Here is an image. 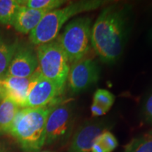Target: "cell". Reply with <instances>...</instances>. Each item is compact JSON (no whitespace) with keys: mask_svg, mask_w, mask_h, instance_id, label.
I'll use <instances>...</instances> for the list:
<instances>
[{"mask_svg":"<svg viewBox=\"0 0 152 152\" xmlns=\"http://www.w3.org/2000/svg\"><path fill=\"white\" fill-rule=\"evenodd\" d=\"M132 11L129 4H113L101 11L93 25L91 44L104 64H115L124 52L132 27Z\"/></svg>","mask_w":152,"mask_h":152,"instance_id":"cell-1","label":"cell"},{"mask_svg":"<svg viewBox=\"0 0 152 152\" xmlns=\"http://www.w3.org/2000/svg\"><path fill=\"white\" fill-rule=\"evenodd\" d=\"M54 104L43 107L20 108L4 134L14 137L24 151H38L45 145L47 120Z\"/></svg>","mask_w":152,"mask_h":152,"instance_id":"cell-2","label":"cell"},{"mask_svg":"<svg viewBox=\"0 0 152 152\" xmlns=\"http://www.w3.org/2000/svg\"><path fill=\"white\" fill-rule=\"evenodd\" d=\"M104 3L105 1L99 0L75 1L68 4L64 8L49 11L30 33V42L39 46L54 40L68 20L77 14L98 9Z\"/></svg>","mask_w":152,"mask_h":152,"instance_id":"cell-3","label":"cell"},{"mask_svg":"<svg viewBox=\"0 0 152 152\" xmlns=\"http://www.w3.org/2000/svg\"><path fill=\"white\" fill-rule=\"evenodd\" d=\"M38 66L41 75L52 81L61 94L64 92L69 73V61L57 40L37 46Z\"/></svg>","mask_w":152,"mask_h":152,"instance_id":"cell-4","label":"cell"},{"mask_svg":"<svg viewBox=\"0 0 152 152\" xmlns=\"http://www.w3.org/2000/svg\"><path fill=\"white\" fill-rule=\"evenodd\" d=\"M92 20L87 16L73 19L64 28L56 39L64 49L69 63H74L85 58L91 45Z\"/></svg>","mask_w":152,"mask_h":152,"instance_id":"cell-5","label":"cell"},{"mask_svg":"<svg viewBox=\"0 0 152 152\" xmlns=\"http://www.w3.org/2000/svg\"><path fill=\"white\" fill-rule=\"evenodd\" d=\"M75 123V104L71 101L53 104L47 117L45 143L64 144L71 137Z\"/></svg>","mask_w":152,"mask_h":152,"instance_id":"cell-6","label":"cell"},{"mask_svg":"<svg viewBox=\"0 0 152 152\" xmlns=\"http://www.w3.org/2000/svg\"><path fill=\"white\" fill-rule=\"evenodd\" d=\"M100 77V68L92 58H83L74 63L68 75V86L73 94L84 92L96 83Z\"/></svg>","mask_w":152,"mask_h":152,"instance_id":"cell-7","label":"cell"},{"mask_svg":"<svg viewBox=\"0 0 152 152\" xmlns=\"http://www.w3.org/2000/svg\"><path fill=\"white\" fill-rule=\"evenodd\" d=\"M111 123L108 119L87 121L75 130L68 152H91L93 144L98 137L111 128Z\"/></svg>","mask_w":152,"mask_h":152,"instance_id":"cell-8","label":"cell"},{"mask_svg":"<svg viewBox=\"0 0 152 152\" xmlns=\"http://www.w3.org/2000/svg\"><path fill=\"white\" fill-rule=\"evenodd\" d=\"M61 94L54 83L43 77L39 71H36L23 108L49 106L58 102Z\"/></svg>","mask_w":152,"mask_h":152,"instance_id":"cell-9","label":"cell"},{"mask_svg":"<svg viewBox=\"0 0 152 152\" xmlns=\"http://www.w3.org/2000/svg\"><path fill=\"white\" fill-rule=\"evenodd\" d=\"M37 54L34 49L28 45L18 43L5 77H30L37 71Z\"/></svg>","mask_w":152,"mask_h":152,"instance_id":"cell-10","label":"cell"},{"mask_svg":"<svg viewBox=\"0 0 152 152\" xmlns=\"http://www.w3.org/2000/svg\"><path fill=\"white\" fill-rule=\"evenodd\" d=\"M34 75L35 73L28 77H5L0 79L4 87L6 97L14 102L20 108H23Z\"/></svg>","mask_w":152,"mask_h":152,"instance_id":"cell-11","label":"cell"},{"mask_svg":"<svg viewBox=\"0 0 152 152\" xmlns=\"http://www.w3.org/2000/svg\"><path fill=\"white\" fill-rule=\"evenodd\" d=\"M48 12L47 10L33 9L21 5L15 17L13 26L18 33H30Z\"/></svg>","mask_w":152,"mask_h":152,"instance_id":"cell-12","label":"cell"},{"mask_svg":"<svg viewBox=\"0 0 152 152\" xmlns=\"http://www.w3.org/2000/svg\"><path fill=\"white\" fill-rule=\"evenodd\" d=\"M20 107L11 100L5 97L0 103V134H4L13 123Z\"/></svg>","mask_w":152,"mask_h":152,"instance_id":"cell-13","label":"cell"},{"mask_svg":"<svg viewBox=\"0 0 152 152\" xmlns=\"http://www.w3.org/2000/svg\"><path fill=\"white\" fill-rule=\"evenodd\" d=\"M18 43L9 42L0 36V79L5 77Z\"/></svg>","mask_w":152,"mask_h":152,"instance_id":"cell-14","label":"cell"},{"mask_svg":"<svg viewBox=\"0 0 152 152\" xmlns=\"http://www.w3.org/2000/svg\"><path fill=\"white\" fill-rule=\"evenodd\" d=\"M20 6V0H0V24L13 26Z\"/></svg>","mask_w":152,"mask_h":152,"instance_id":"cell-15","label":"cell"},{"mask_svg":"<svg viewBox=\"0 0 152 152\" xmlns=\"http://www.w3.org/2000/svg\"><path fill=\"white\" fill-rule=\"evenodd\" d=\"M124 152H152V130L133 139Z\"/></svg>","mask_w":152,"mask_h":152,"instance_id":"cell-16","label":"cell"},{"mask_svg":"<svg viewBox=\"0 0 152 152\" xmlns=\"http://www.w3.org/2000/svg\"><path fill=\"white\" fill-rule=\"evenodd\" d=\"M63 0H20V4L28 8L51 11L65 4Z\"/></svg>","mask_w":152,"mask_h":152,"instance_id":"cell-17","label":"cell"},{"mask_svg":"<svg viewBox=\"0 0 152 152\" xmlns=\"http://www.w3.org/2000/svg\"><path fill=\"white\" fill-rule=\"evenodd\" d=\"M114 102H115L114 95L109 91L104 89H99L96 90L93 96V102L102 106L108 111L113 106Z\"/></svg>","mask_w":152,"mask_h":152,"instance_id":"cell-18","label":"cell"},{"mask_svg":"<svg viewBox=\"0 0 152 152\" xmlns=\"http://www.w3.org/2000/svg\"><path fill=\"white\" fill-rule=\"evenodd\" d=\"M96 142L102 144L106 152L113 151L118 146L117 139L109 130H106L101 134L96 139Z\"/></svg>","mask_w":152,"mask_h":152,"instance_id":"cell-19","label":"cell"},{"mask_svg":"<svg viewBox=\"0 0 152 152\" xmlns=\"http://www.w3.org/2000/svg\"><path fill=\"white\" fill-rule=\"evenodd\" d=\"M142 114L144 121L152 125V92L144 98L142 104Z\"/></svg>","mask_w":152,"mask_h":152,"instance_id":"cell-20","label":"cell"},{"mask_svg":"<svg viewBox=\"0 0 152 152\" xmlns=\"http://www.w3.org/2000/svg\"><path fill=\"white\" fill-rule=\"evenodd\" d=\"M91 112L94 117H99L105 115L108 111L99 104L92 102V106H91Z\"/></svg>","mask_w":152,"mask_h":152,"instance_id":"cell-21","label":"cell"},{"mask_svg":"<svg viewBox=\"0 0 152 152\" xmlns=\"http://www.w3.org/2000/svg\"><path fill=\"white\" fill-rule=\"evenodd\" d=\"M91 152H106L104 148L102 147V145L99 142L95 141L94 144H93L92 151Z\"/></svg>","mask_w":152,"mask_h":152,"instance_id":"cell-22","label":"cell"},{"mask_svg":"<svg viewBox=\"0 0 152 152\" xmlns=\"http://www.w3.org/2000/svg\"><path fill=\"white\" fill-rule=\"evenodd\" d=\"M6 97V92H5V89L2 83H1V80H0V103Z\"/></svg>","mask_w":152,"mask_h":152,"instance_id":"cell-23","label":"cell"},{"mask_svg":"<svg viewBox=\"0 0 152 152\" xmlns=\"http://www.w3.org/2000/svg\"><path fill=\"white\" fill-rule=\"evenodd\" d=\"M0 152H7L5 148L2 145H1V144H0Z\"/></svg>","mask_w":152,"mask_h":152,"instance_id":"cell-24","label":"cell"},{"mask_svg":"<svg viewBox=\"0 0 152 152\" xmlns=\"http://www.w3.org/2000/svg\"><path fill=\"white\" fill-rule=\"evenodd\" d=\"M149 39L152 42V28L151 29V30H150L149 32Z\"/></svg>","mask_w":152,"mask_h":152,"instance_id":"cell-25","label":"cell"},{"mask_svg":"<svg viewBox=\"0 0 152 152\" xmlns=\"http://www.w3.org/2000/svg\"><path fill=\"white\" fill-rule=\"evenodd\" d=\"M44 152H47V151H44Z\"/></svg>","mask_w":152,"mask_h":152,"instance_id":"cell-26","label":"cell"}]
</instances>
